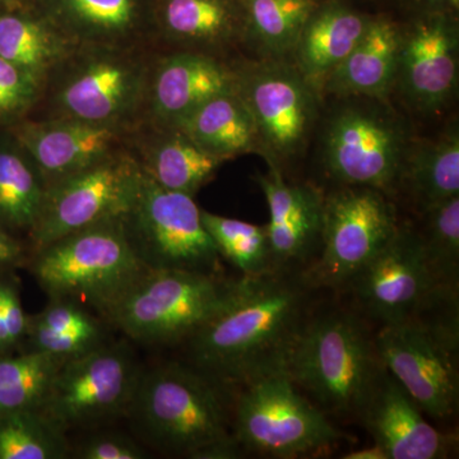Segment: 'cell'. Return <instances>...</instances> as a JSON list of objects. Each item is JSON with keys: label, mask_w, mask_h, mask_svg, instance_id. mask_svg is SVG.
<instances>
[{"label": "cell", "mask_w": 459, "mask_h": 459, "mask_svg": "<svg viewBox=\"0 0 459 459\" xmlns=\"http://www.w3.org/2000/svg\"><path fill=\"white\" fill-rule=\"evenodd\" d=\"M303 271L241 276L234 301L189 338L195 368L219 383L243 385L283 371L312 309Z\"/></svg>", "instance_id": "1"}, {"label": "cell", "mask_w": 459, "mask_h": 459, "mask_svg": "<svg viewBox=\"0 0 459 459\" xmlns=\"http://www.w3.org/2000/svg\"><path fill=\"white\" fill-rule=\"evenodd\" d=\"M126 413L160 451L197 459L240 455L219 382L198 368L174 362L141 373Z\"/></svg>", "instance_id": "2"}, {"label": "cell", "mask_w": 459, "mask_h": 459, "mask_svg": "<svg viewBox=\"0 0 459 459\" xmlns=\"http://www.w3.org/2000/svg\"><path fill=\"white\" fill-rule=\"evenodd\" d=\"M323 412L360 420L385 374L376 334L346 310L314 312L299 334L283 369ZM327 415V413H325Z\"/></svg>", "instance_id": "3"}, {"label": "cell", "mask_w": 459, "mask_h": 459, "mask_svg": "<svg viewBox=\"0 0 459 459\" xmlns=\"http://www.w3.org/2000/svg\"><path fill=\"white\" fill-rule=\"evenodd\" d=\"M151 65L152 60L135 47L78 44L45 81V117L135 128Z\"/></svg>", "instance_id": "4"}, {"label": "cell", "mask_w": 459, "mask_h": 459, "mask_svg": "<svg viewBox=\"0 0 459 459\" xmlns=\"http://www.w3.org/2000/svg\"><path fill=\"white\" fill-rule=\"evenodd\" d=\"M240 280L183 270H147L102 312L144 343L189 340L234 301Z\"/></svg>", "instance_id": "5"}, {"label": "cell", "mask_w": 459, "mask_h": 459, "mask_svg": "<svg viewBox=\"0 0 459 459\" xmlns=\"http://www.w3.org/2000/svg\"><path fill=\"white\" fill-rule=\"evenodd\" d=\"M458 301L382 325L376 334L386 371L422 413L435 420L455 415L459 402Z\"/></svg>", "instance_id": "6"}, {"label": "cell", "mask_w": 459, "mask_h": 459, "mask_svg": "<svg viewBox=\"0 0 459 459\" xmlns=\"http://www.w3.org/2000/svg\"><path fill=\"white\" fill-rule=\"evenodd\" d=\"M150 268L133 247L123 217L96 223L36 250L32 272L51 299L90 301L99 312Z\"/></svg>", "instance_id": "7"}, {"label": "cell", "mask_w": 459, "mask_h": 459, "mask_svg": "<svg viewBox=\"0 0 459 459\" xmlns=\"http://www.w3.org/2000/svg\"><path fill=\"white\" fill-rule=\"evenodd\" d=\"M240 385L232 434L244 451L295 458L342 439L343 434L300 394L285 371L253 377Z\"/></svg>", "instance_id": "8"}, {"label": "cell", "mask_w": 459, "mask_h": 459, "mask_svg": "<svg viewBox=\"0 0 459 459\" xmlns=\"http://www.w3.org/2000/svg\"><path fill=\"white\" fill-rule=\"evenodd\" d=\"M391 195L369 186H341L323 202L318 256L303 271L313 289L349 286L400 229Z\"/></svg>", "instance_id": "9"}, {"label": "cell", "mask_w": 459, "mask_h": 459, "mask_svg": "<svg viewBox=\"0 0 459 459\" xmlns=\"http://www.w3.org/2000/svg\"><path fill=\"white\" fill-rule=\"evenodd\" d=\"M329 117L323 162L341 186H369L394 195L400 186L409 140L383 101L353 98Z\"/></svg>", "instance_id": "10"}, {"label": "cell", "mask_w": 459, "mask_h": 459, "mask_svg": "<svg viewBox=\"0 0 459 459\" xmlns=\"http://www.w3.org/2000/svg\"><path fill=\"white\" fill-rule=\"evenodd\" d=\"M123 222L148 268L221 274L222 256L193 195L162 188L142 172L140 188Z\"/></svg>", "instance_id": "11"}, {"label": "cell", "mask_w": 459, "mask_h": 459, "mask_svg": "<svg viewBox=\"0 0 459 459\" xmlns=\"http://www.w3.org/2000/svg\"><path fill=\"white\" fill-rule=\"evenodd\" d=\"M235 71V91L255 120L261 156L281 169L307 146L320 93L290 60L261 59Z\"/></svg>", "instance_id": "12"}, {"label": "cell", "mask_w": 459, "mask_h": 459, "mask_svg": "<svg viewBox=\"0 0 459 459\" xmlns=\"http://www.w3.org/2000/svg\"><path fill=\"white\" fill-rule=\"evenodd\" d=\"M141 178L134 153L123 147L48 186L40 217L31 231L35 249L78 230L126 216Z\"/></svg>", "instance_id": "13"}, {"label": "cell", "mask_w": 459, "mask_h": 459, "mask_svg": "<svg viewBox=\"0 0 459 459\" xmlns=\"http://www.w3.org/2000/svg\"><path fill=\"white\" fill-rule=\"evenodd\" d=\"M142 371L124 344L102 342L66 360L41 406L57 427H95L128 412Z\"/></svg>", "instance_id": "14"}, {"label": "cell", "mask_w": 459, "mask_h": 459, "mask_svg": "<svg viewBox=\"0 0 459 459\" xmlns=\"http://www.w3.org/2000/svg\"><path fill=\"white\" fill-rule=\"evenodd\" d=\"M362 312L382 325L415 318L458 300L429 267L418 231L400 226L394 238L349 283Z\"/></svg>", "instance_id": "15"}, {"label": "cell", "mask_w": 459, "mask_h": 459, "mask_svg": "<svg viewBox=\"0 0 459 459\" xmlns=\"http://www.w3.org/2000/svg\"><path fill=\"white\" fill-rule=\"evenodd\" d=\"M458 14L449 12L411 13L401 25L395 84L421 113L443 110L458 87Z\"/></svg>", "instance_id": "16"}, {"label": "cell", "mask_w": 459, "mask_h": 459, "mask_svg": "<svg viewBox=\"0 0 459 459\" xmlns=\"http://www.w3.org/2000/svg\"><path fill=\"white\" fill-rule=\"evenodd\" d=\"M235 65L220 56L177 50L152 60L143 111L144 126H178L207 100L235 89Z\"/></svg>", "instance_id": "17"}, {"label": "cell", "mask_w": 459, "mask_h": 459, "mask_svg": "<svg viewBox=\"0 0 459 459\" xmlns=\"http://www.w3.org/2000/svg\"><path fill=\"white\" fill-rule=\"evenodd\" d=\"M134 129L66 117H41L18 123L13 138L50 186L126 147Z\"/></svg>", "instance_id": "18"}, {"label": "cell", "mask_w": 459, "mask_h": 459, "mask_svg": "<svg viewBox=\"0 0 459 459\" xmlns=\"http://www.w3.org/2000/svg\"><path fill=\"white\" fill-rule=\"evenodd\" d=\"M268 166L267 174L256 175L255 181L270 210L265 231L272 265L295 271L319 253L325 197L312 186L287 183L279 166Z\"/></svg>", "instance_id": "19"}, {"label": "cell", "mask_w": 459, "mask_h": 459, "mask_svg": "<svg viewBox=\"0 0 459 459\" xmlns=\"http://www.w3.org/2000/svg\"><path fill=\"white\" fill-rule=\"evenodd\" d=\"M359 421L388 459L448 458L457 446V437L429 424L388 371L374 389Z\"/></svg>", "instance_id": "20"}, {"label": "cell", "mask_w": 459, "mask_h": 459, "mask_svg": "<svg viewBox=\"0 0 459 459\" xmlns=\"http://www.w3.org/2000/svg\"><path fill=\"white\" fill-rule=\"evenodd\" d=\"M152 27L177 50L220 56L246 44L241 0H153Z\"/></svg>", "instance_id": "21"}, {"label": "cell", "mask_w": 459, "mask_h": 459, "mask_svg": "<svg viewBox=\"0 0 459 459\" xmlns=\"http://www.w3.org/2000/svg\"><path fill=\"white\" fill-rule=\"evenodd\" d=\"M371 16L347 0H320L307 18L290 62L320 95L328 78L360 41Z\"/></svg>", "instance_id": "22"}, {"label": "cell", "mask_w": 459, "mask_h": 459, "mask_svg": "<svg viewBox=\"0 0 459 459\" xmlns=\"http://www.w3.org/2000/svg\"><path fill=\"white\" fill-rule=\"evenodd\" d=\"M78 44L135 47L153 33V0H32Z\"/></svg>", "instance_id": "23"}, {"label": "cell", "mask_w": 459, "mask_h": 459, "mask_svg": "<svg viewBox=\"0 0 459 459\" xmlns=\"http://www.w3.org/2000/svg\"><path fill=\"white\" fill-rule=\"evenodd\" d=\"M401 23L386 13H373L360 41L328 78L323 93L385 101L395 84Z\"/></svg>", "instance_id": "24"}, {"label": "cell", "mask_w": 459, "mask_h": 459, "mask_svg": "<svg viewBox=\"0 0 459 459\" xmlns=\"http://www.w3.org/2000/svg\"><path fill=\"white\" fill-rule=\"evenodd\" d=\"M146 126L150 131L141 134L133 131L131 150L142 172L162 188L195 197L226 162L199 147L177 126Z\"/></svg>", "instance_id": "25"}, {"label": "cell", "mask_w": 459, "mask_h": 459, "mask_svg": "<svg viewBox=\"0 0 459 459\" xmlns=\"http://www.w3.org/2000/svg\"><path fill=\"white\" fill-rule=\"evenodd\" d=\"M78 42L33 4L0 8V57L45 83Z\"/></svg>", "instance_id": "26"}, {"label": "cell", "mask_w": 459, "mask_h": 459, "mask_svg": "<svg viewBox=\"0 0 459 459\" xmlns=\"http://www.w3.org/2000/svg\"><path fill=\"white\" fill-rule=\"evenodd\" d=\"M177 128L225 161L246 153H262L255 120L235 89L199 105Z\"/></svg>", "instance_id": "27"}, {"label": "cell", "mask_w": 459, "mask_h": 459, "mask_svg": "<svg viewBox=\"0 0 459 459\" xmlns=\"http://www.w3.org/2000/svg\"><path fill=\"white\" fill-rule=\"evenodd\" d=\"M406 186L421 211L459 195V129L452 124L435 140L409 148L400 186Z\"/></svg>", "instance_id": "28"}, {"label": "cell", "mask_w": 459, "mask_h": 459, "mask_svg": "<svg viewBox=\"0 0 459 459\" xmlns=\"http://www.w3.org/2000/svg\"><path fill=\"white\" fill-rule=\"evenodd\" d=\"M246 44L261 59L290 60L299 35L320 0H241Z\"/></svg>", "instance_id": "29"}, {"label": "cell", "mask_w": 459, "mask_h": 459, "mask_svg": "<svg viewBox=\"0 0 459 459\" xmlns=\"http://www.w3.org/2000/svg\"><path fill=\"white\" fill-rule=\"evenodd\" d=\"M47 181L13 138L0 147V226L31 234L40 217Z\"/></svg>", "instance_id": "30"}, {"label": "cell", "mask_w": 459, "mask_h": 459, "mask_svg": "<svg viewBox=\"0 0 459 459\" xmlns=\"http://www.w3.org/2000/svg\"><path fill=\"white\" fill-rule=\"evenodd\" d=\"M65 360L36 351L0 358V415L40 410L51 383Z\"/></svg>", "instance_id": "31"}, {"label": "cell", "mask_w": 459, "mask_h": 459, "mask_svg": "<svg viewBox=\"0 0 459 459\" xmlns=\"http://www.w3.org/2000/svg\"><path fill=\"white\" fill-rule=\"evenodd\" d=\"M69 452L65 431L40 410L0 415V459H62Z\"/></svg>", "instance_id": "32"}, {"label": "cell", "mask_w": 459, "mask_h": 459, "mask_svg": "<svg viewBox=\"0 0 459 459\" xmlns=\"http://www.w3.org/2000/svg\"><path fill=\"white\" fill-rule=\"evenodd\" d=\"M422 213L424 226L416 231L429 267L444 289L458 292L459 195L431 205Z\"/></svg>", "instance_id": "33"}, {"label": "cell", "mask_w": 459, "mask_h": 459, "mask_svg": "<svg viewBox=\"0 0 459 459\" xmlns=\"http://www.w3.org/2000/svg\"><path fill=\"white\" fill-rule=\"evenodd\" d=\"M202 222L222 259L234 264L243 276H258L274 270L265 225H255L207 211H202Z\"/></svg>", "instance_id": "34"}, {"label": "cell", "mask_w": 459, "mask_h": 459, "mask_svg": "<svg viewBox=\"0 0 459 459\" xmlns=\"http://www.w3.org/2000/svg\"><path fill=\"white\" fill-rule=\"evenodd\" d=\"M44 82L0 57V123L18 122L41 99Z\"/></svg>", "instance_id": "35"}, {"label": "cell", "mask_w": 459, "mask_h": 459, "mask_svg": "<svg viewBox=\"0 0 459 459\" xmlns=\"http://www.w3.org/2000/svg\"><path fill=\"white\" fill-rule=\"evenodd\" d=\"M27 333L33 350L49 353L63 360H71L105 342L102 331H56L29 318Z\"/></svg>", "instance_id": "36"}, {"label": "cell", "mask_w": 459, "mask_h": 459, "mask_svg": "<svg viewBox=\"0 0 459 459\" xmlns=\"http://www.w3.org/2000/svg\"><path fill=\"white\" fill-rule=\"evenodd\" d=\"M75 457L81 459H142L143 448L132 437L119 433L91 435L78 446Z\"/></svg>", "instance_id": "37"}, {"label": "cell", "mask_w": 459, "mask_h": 459, "mask_svg": "<svg viewBox=\"0 0 459 459\" xmlns=\"http://www.w3.org/2000/svg\"><path fill=\"white\" fill-rule=\"evenodd\" d=\"M31 319L56 331H101L91 314L66 299H51V303Z\"/></svg>", "instance_id": "38"}, {"label": "cell", "mask_w": 459, "mask_h": 459, "mask_svg": "<svg viewBox=\"0 0 459 459\" xmlns=\"http://www.w3.org/2000/svg\"><path fill=\"white\" fill-rule=\"evenodd\" d=\"M5 323L11 336L12 343H16L23 334L27 333L29 327V316L23 312L22 305H21L20 298L13 287H9L7 303H5L4 310H3Z\"/></svg>", "instance_id": "39"}, {"label": "cell", "mask_w": 459, "mask_h": 459, "mask_svg": "<svg viewBox=\"0 0 459 459\" xmlns=\"http://www.w3.org/2000/svg\"><path fill=\"white\" fill-rule=\"evenodd\" d=\"M411 13L419 12H449L459 13V0H398Z\"/></svg>", "instance_id": "40"}, {"label": "cell", "mask_w": 459, "mask_h": 459, "mask_svg": "<svg viewBox=\"0 0 459 459\" xmlns=\"http://www.w3.org/2000/svg\"><path fill=\"white\" fill-rule=\"evenodd\" d=\"M21 255L17 241L8 234L7 230L0 226V270L13 264Z\"/></svg>", "instance_id": "41"}, {"label": "cell", "mask_w": 459, "mask_h": 459, "mask_svg": "<svg viewBox=\"0 0 459 459\" xmlns=\"http://www.w3.org/2000/svg\"><path fill=\"white\" fill-rule=\"evenodd\" d=\"M343 459H388L379 446L374 444L370 448L359 449L343 455Z\"/></svg>", "instance_id": "42"}, {"label": "cell", "mask_w": 459, "mask_h": 459, "mask_svg": "<svg viewBox=\"0 0 459 459\" xmlns=\"http://www.w3.org/2000/svg\"><path fill=\"white\" fill-rule=\"evenodd\" d=\"M13 343H12L11 336H9L7 323H5L2 313L0 314V350L7 349Z\"/></svg>", "instance_id": "43"}, {"label": "cell", "mask_w": 459, "mask_h": 459, "mask_svg": "<svg viewBox=\"0 0 459 459\" xmlns=\"http://www.w3.org/2000/svg\"><path fill=\"white\" fill-rule=\"evenodd\" d=\"M4 7L16 8L32 4V0H0Z\"/></svg>", "instance_id": "44"}, {"label": "cell", "mask_w": 459, "mask_h": 459, "mask_svg": "<svg viewBox=\"0 0 459 459\" xmlns=\"http://www.w3.org/2000/svg\"><path fill=\"white\" fill-rule=\"evenodd\" d=\"M9 286L0 285V314L4 310L5 303H7Z\"/></svg>", "instance_id": "45"}, {"label": "cell", "mask_w": 459, "mask_h": 459, "mask_svg": "<svg viewBox=\"0 0 459 459\" xmlns=\"http://www.w3.org/2000/svg\"><path fill=\"white\" fill-rule=\"evenodd\" d=\"M347 2L352 3V4L356 5V2H358V0H347ZM362 2H368V0H362Z\"/></svg>", "instance_id": "46"}, {"label": "cell", "mask_w": 459, "mask_h": 459, "mask_svg": "<svg viewBox=\"0 0 459 459\" xmlns=\"http://www.w3.org/2000/svg\"><path fill=\"white\" fill-rule=\"evenodd\" d=\"M2 7H3V4H2V2H0V8H2Z\"/></svg>", "instance_id": "47"}]
</instances>
